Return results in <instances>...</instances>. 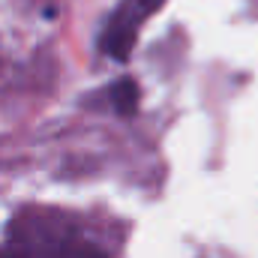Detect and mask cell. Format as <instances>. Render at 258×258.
Wrapping results in <instances>:
<instances>
[{
	"mask_svg": "<svg viewBox=\"0 0 258 258\" xmlns=\"http://www.w3.org/2000/svg\"><path fill=\"white\" fill-rule=\"evenodd\" d=\"M162 6H165V0H120L117 9L108 15V24H105L102 36H99V51L108 54L117 63L129 60V54H132V48L138 42L141 27Z\"/></svg>",
	"mask_w": 258,
	"mask_h": 258,
	"instance_id": "6da1fadb",
	"label": "cell"
},
{
	"mask_svg": "<svg viewBox=\"0 0 258 258\" xmlns=\"http://www.w3.org/2000/svg\"><path fill=\"white\" fill-rule=\"evenodd\" d=\"M0 258H24V255L15 252V249H0Z\"/></svg>",
	"mask_w": 258,
	"mask_h": 258,
	"instance_id": "277c9868",
	"label": "cell"
},
{
	"mask_svg": "<svg viewBox=\"0 0 258 258\" xmlns=\"http://www.w3.org/2000/svg\"><path fill=\"white\" fill-rule=\"evenodd\" d=\"M57 258H105L96 246H87V243H66L60 246Z\"/></svg>",
	"mask_w": 258,
	"mask_h": 258,
	"instance_id": "3957f363",
	"label": "cell"
},
{
	"mask_svg": "<svg viewBox=\"0 0 258 258\" xmlns=\"http://www.w3.org/2000/svg\"><path fill=\"white\" fill-rule=\"evenodd\" d=\"M108 96H111V105H114V111H117L120 117H135L138 102H141V87H138L135 78L126 75V78L114 81V84L108 87Z\"/></svg>",
	"mask_w": 258,
	"mask_h": 258,
	"instance_id": "7a4b0ae2",
	"label": "cell"
}]
</instances>
